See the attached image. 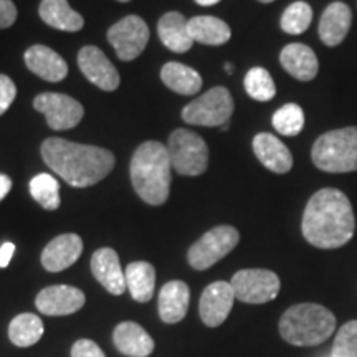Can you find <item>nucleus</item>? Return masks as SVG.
I'll return each mask as SVG.
<instances>
[{"label":"nucleus","instance_id":"nucleus-1","mask_svg":"<svg viewBox=\"0 0 357 357\" xmlns=\"http://www.w3.org/2000/svg\"><path fill=\"white\" fill-rule=\"evenodd\" d=\"M303 236L312 247L333 250L354 236L356 218L344 192L326 187L307 200L301 222Z\"/></svg>","mask_w":357,"mask_h":357},{"label":"nucleus","instance_id":"nucleus-2","mask_svg":"<svg viewBox=\"0 0 357 357\" xmlns=\"http://www.w3.org/2000/svg\"><path fill=\"white\" fill-rule=\"evenodd\" d=\"M43 162L66 184L77 189L91 187L102 181L114 167V154L98 146L48 137L40 147Z\"/></svg>","mask_w":357,"mask_h":357},{"label":"nucleus","instance_id":"nucleus-3","mask_svg":"<svg viewBox=\"0 0 357 357\" xmlns=\"http://www.w3.org/2000/svg\"><path fill=\"white\" fill-rule=\"evenodd\" d=\"M171 158L159 141H146L134 151L129 174L134 190L149 205H162L171 190Z\"/></svg>","mask_w":357,"mask_h":357},{"label":"nucleus","instance_id":"nucleus-4","mask_svg":"<svg viewBox=\"0 0 357 357\" xmlns=\"http://www.w3.org/2000/svg\"><path fill=\"white\" fill-rule=\"evenodd\" d=\"M336 329V318L328 307L316 303H301L283 312L280 334L293 346H318Z\"/></svg>","mask_w":357,"mask_h":357},{"label":"nucleus","instance_id":"nucleus-5","mask_svg":"<svg viewBox=\"0 0 357 357\" xmlns=\"http://www.w3.org/2000/svg\"><path fill=\"white\" fill-rule=\"evenodd\" d=\"M312 164L323 172H357V126L321 134L311 149Z\"/></svg>","mask_w":357,"mask_h":357},{"label":"nucleus","instance_id":"nucleus-6","mask_svg":"<svg viewBox=\"0 0 357 357\" xmlns=\"http://www.w3.org/2000/svg\"><path fill=\"white\" fill-rule=\"evenodd\" d=\"M172 169L181 176H200L207 171L208 147L207 142L190 129H176L167 142Z\"/></svg>","mask_w":357,"mask_h":357},{"label":"nucleus","instance_id":"nucleus-7","mask_svg":"<svg viewBox=\"0 0 357 357\" xmlns=\"http://www.w3.org/2000/svg\"><path fill=\"white\" fill-rule=\"evenodd\" d=\"M234 109L235 102L229 89L225 86H215L184 106L182 119L192 126L222 128L230 121Z\"/></svg>","mask_w":357,"mask_h":357},{"label":"nucleus","instance_id":"nucleus-8","mask_svg":"<svg viewBox=\"0 0 357 357\" xmlns=\"http://www.w3.org/2000/svg\"><path fill=\"white\" fill-rule=\"evenodd\" d=\"M240 242V234L231 225H218L208 230L189 248L187 258L194 270L204 271L227 257Z\"/></svg>","mask_w":357,"mask_h":357},{"label":"nucleus","instance_id":"nucleus-9","mask_svg":"<svg viewBox=\"0 0 357 357\" xmlns=\"http://www.w3.org/2000/svg\"><path fill=\"white\" fill-rule=\"evenodd\" d=\"M235 298L248 305H263L278 296L281 283L278 275L270 270H240L231 276Z\"/></svg>","mask_w":357,"mask_h":357},{"label":"nucleus","instance_id":"nucleus-10","mask_svg":"<svg viewBox=\"0 0 357 357\" xmlns=\"http://www.w3.org/2000/svg\"><path fill=\"white\" fill-rule=\"evenodd\" d=\"M149 35V26L141 17L128 15L108 30V42L119 60L132 61L144 52Z\"/></svg>","mask_w":357,"mask_h":357},{"label":"nucleus","instance_id":"nucleus-11","mask_svg":"<svg viewBox=\"0 0 357 357\" xmlns=\"http://www.w3.org/2000/svg\"><path fill=\"white\" fill-rule=\"evenodd\" d=\"M33 108L45 116L48 126L55 131L78 126L84 114L82 102L63 93H40L35 96Z\"/></svg>","mask_w":357,"mask_h":357},{"label":"nucleus","instance_id":"nucleus-12","mask_svg":"<svg viewBox=\"0 0 357 357\" xmlns=\"http://www.w3.org/2000/svg\"><path fill=\"white\" fill-rule=\"evenodd\" d=\"M78 66L84 78L102 91H114L121 83L118 70L95 45H86L78 52Z\"/></svg>","mask_w":357,"mask_h":357},{"label":"nucleus","instance_id":"nucleus-13","mask_svg":"<svg viewBox=\"0 0 357 357\" xmlns=\"http://www.w3.org/2000/svg\"><path fill=\"white\" fill-rule=\"evenodd\" d=\"M235 291L227 281H213L204 289L200 296L199 311L204 324L208 328H217L223 321L229 318L231 307H234Z\"/></svg>","mask_w":357,"mask_h":357},{"label":"nucleus","instance_id":"nucleus-14","mask_svg":"<svg viewBox=\"0 0 357 357\" xmlns=\"http://www.w3.org/2000/svg\"><path fill=\"white\" fill-rule=\"evenodd\" d=\"M84 293L68 284H55L42 289L37 294V310L47 316H68L84 306Z\"/></svg>","mask_w":357,"mask_h":357},{"label":"nucleus","instance_id":"nucleus-15","mask_svg":"<svg viewBox=\"0 0 357 357\" xmlns=\"http://www.w3.org/2000/svg\"><path fill=\"white\" fill-rule=\"evenodd\" d=\"M83 252V240L77 234L58 235L42 252V265L47 271L58 273L78 261Z\"/></svg>","mask_w":357,"mask_h":357},{"label":"nucleus","instance_id":"nucleus-16","mask_svg":"<svg viewBox=\"0 0 357 357\" xmlns=\"http://www.w3.org/2000/svg\"><path fill=\"white\" fill-rule=\"evenodd\" d=\"M26 68L45 82H63L68 75V65L55 50L45 45H32L24 55Z\"/></svg>","mask_w":357,"mask_h":357},{"label":"nucleus","instance_id":"nucleus-17","mask_svg":"<svg viewBox=\"0 0 357 357\" xmlns=\"http://www.w3.org/2000/svg\"><path fill=\"white\" fill-rule=\"evenodd\" d=\"M93 276L100 281L111 294H123L126 291V276L119 263L118 253L113 248H100L91 257Z\"/></svg>","mask_w":357,"mask_h":357},{"label":"nucleus","instance_id":"nucleus-18","mask_svg":"<svg viewBox=\"0 0 357 357\" xmlns=\"http://www.w3.org/2000/svg\"><path fill=\"white\" fill-rule=\"evenodd\" d=\"M352 24V10L344 2H333L326 7L319 20L318 33L326 47H337L344 42Z\"/></svg>","mask_w":357,"mask_h":357},{"label":"nucleus","instance_id":"nucleus-19","mask_svg":"<svg viewBox=\"0 0 357 357\" xmlns=\"http://www.w3.org/2000/svg\"><path fill=\"white\" fill-rule=\"evenodd\" d=\"M253 153L268 171L287 174L293 167V154L278 137L270 132H260L253 137Z\"/></svg>","mask_w":357,"mask_h":357},{"label":"nucleus","instance_id":"nucleus-20","mask_svg":"<svg viewBox=\"0 0 357 357\" xmlns=\"http://www.w3.org/2000/svg\"><path fill=\"white\" fill-rule=\"evenodd\" d=\"M280 63L298 82H311L319 71L318 56L305 43L287 45L280 53Z\"/></svg>","mask_w":357,"mask_h":357},{"label":"nucleus","instance_id":"nucleus-21","mask_svg":"<svg viewBox=\"0 0 357 357\" xmlns=\"http://www.w3.org/2000/svg\"><path fill=\"white\" fill-rule=\"evenodd\" d=\"M190 289L181 280L169 281L159 291V316L164 323L176 324L185 318L189 311Z\"/></svg>","mask_w":357,"mask_h":357},{"label":"nucleus","instance_id":"nucleus-22","mask_svg":"<svg viewBox=\"0 0 357 357\" xmlns=\"http://www.w3.org/2000/svg\"><path fill=\"white\" fill-rule=\"evenodd\" d=\"M113 341L118 351L129 357H147L154 351V339L142 326L132 321H124L116 326Z\"/></svg>","mask_w":357,"mask_h":357},{"label":"nucleus","instance_id":"nucleus-23","mask_svg":"<svg viewBox=\"0 0 357 357\" xmlns=\"http://www.w3.org/2000/svg\"><path fill=\"white\" fill-rule=\"evenodd\" d=\"M158 33L164 47L174 53L189 52L194 38L189 33V20L181 12H167L160 17Z\"/></svg>","mask_w":357,"mask_h":357},{"label":"nucleus","instance_id":"nucleus-24","mask_svg":"<svg viewBox=\"0 0 357 357\" xmlns=\"http://www.w3.org/2000/svg\"><path fill=\"white\" fill-rule=\"evenodd\" d=\"M38 15L45 24L61 32H79L84 26L83 17L75 12L66 0H42Z\"/></svg>","mask_w":357,"mask_h":357},{"label":"nucleus","instance_id":"nucleus-25","mask_svg":"<svg viewBox=\"0 0 357 357\" xmlns=\"http://www.w3.org/2000/svg\"><path fill=\"white\" fill-rule=\"evenodd\" d=\"M160 79L174 93L184 96L197 95L202 88V77L190 66L177 63V61H167L160 70Z\"/></svg>","mask_w":357,"mask_h":357},{"label":"nucleus","instance_id":"nucleus-26","mask_svg":"<svg viewBox=\"0 0 357 357\" xmlns=\"http://www.w3.org/2000/svg\"><path fill=\"white\" fill-rule=\"evenodd\" d=\"M189 33L194 42L208 45V47H220L231 37L230 26L212 15L192 17L189 20Z\"/></svg>","mask_w":357,"mask_h":357},{"label":"nucleus","instance_id":"nucleus-27","mask_svg":"<svg viewBox=\"0 0 357 357\" xmlns=\"http://www.w3.org/2000/svg\"><path fill=\"white\" fill-rule=\"evenodd\" d=\"M126 284L132 300L137 303H147L154 296L155 288V270L147 261H132L129 263L126 271Z\"/></svg>","mask_w":357,"mask_h":357},{"label":"nucleus","instance_id":"nucleus-28","mask_svg":"<svg viewBox=\"0 0 357 357\" xmlns=\"http://www.w3.org/2000/svg\"><path fill=\"white\" fill-rule=\"evenodd\" d=\"M43 323L38 316L32 312H24V314L15 316L8 324V337L15 346L30 347L42 339L43 336Z\"/></svg>","mask_w":357,"mask_h":357},{"label":"nucleus","instance_id":"nucleus-29","mask_svg":"<svg viewBox=\"0 0 357 357\" xmlns=\"http://www.w3.org/2000/svg\"><path fill=\"white\" fill-rule=\"evenodd\" d=\"M30 194L45 211H56L60 207V184L50 174H38L30 181Z\"/></svg>","mask_w":357,"mask_h":357},{"label":"nucleus","instance_id":"nucleus-30","mask_svg":"<svg viewBox=\"0 0 357 357\" xmlns=\"http://www.w3.org/2000/svg\"><path fill=\"white\" fill-rule=\"evenodd\" d=\"M245 91L252 100L266 102L271 101L276 96V86L271 75L268 70L261 68V66H255L247 73L245 77Z\"/></svg>","mask_w":357,"mask_h":357},{"label":"nucleus","instance_id":"nucleus-31","mask_svg":"<svg viewBox=\"0 0 357 357\" xmlns=\"http://www.w3.org/2000/svg\"><path fill=\"white\" fill-rule=\"evenodd\" d=\"M271 123H273L276 132H280L281 136H298L305 128V113L300 105L288 102V105L281 106L278 111H275Z\"/></svg>","mask_w":357,"mask_h":357},{"label":"nucleus","instance_id":"nucleus-32","mask_svg":"<svg viewBox=\"0 0 357 357\" xmlns=\"http://www.w3.org/2000/svg\"><path fill=\"white\" fill-rule=\"evenodd\" d=\"M312 22V8L306 2H293L284 8L281 15V30L288 35H301L310 29Z\"/></svg>","mask_w":357,"mask_h":357},{"label":"nucleus","instance_id":"nucleus-33","mask_svg":"<svg viewBox=\"0 0 357 357\" xmlns=\"http://www.w3.org/2000/svg\"><path fill=\"white\" fill-rule=\"evenodd\" d=\"M331 357H357V321H349L339 329Z\"/></svg>","mask_w":357,"mask_h":357},{"label":"nucleus","instance_id":"nucleus-34","mask_svg":"<svg viewBox=\"0 0 357 357\" xmlns=\"http://www.w3.org/2000/svg\"><path fill=\"white\" fill-rule=\"evenodd\" d=\"M17 86L7 75L0 73V116L6 114L12 102L15 101Z\"/></svg>","mask_w":357,"mask_h":357},{"label":"nucleus","instance_id":"nucleus-35","mask_svg":"<svg viewBox=\"0 0 357 357\" xmlns=\"http://www.w3.org/2000/svg\"><path fill=\"white\" fill-rule=\"evenodd\" d=\"M71 357H106L101 347L91 339H79L71 347Z\"/></svg>","mask_w":357,"mask_h":357},{"label":"nucleus","instance_id":"nucleus-36","mask_svg":"<svg viewBox=\"0 0 357 357\" xmlns=\"http://www.w3.org/2000/svg\"><path fill=\"white\" fill-rule=\"evenodd\" d=\"M17 20V7L12 0H0V30L10 29Z\"/></svg>","mask_w":357,"mask_h":357},{"label":"nucleus","instance_id":"nucleus-37","mask_svg":"<svg viewBox=\"0 0 357 357\" xmlns=\"http://www.w3.org/2000/svg\"><path fill=\"white\" fill-rule=\"evenodd\" d=\"M13 252H15V245L10 242L3 243L2 247H0V268H7L10 265Z\"/></svg>","mask_w":357,"mask_h":357},{"label":"nucleus","instance_id":"nucleus-38","mask_svg":"<svg viewBox=\"0 0 357 357\" xmlns=\"http://www.w3.org/2000/svg\"><path fill=\"white\" fill-rule=\"evenodd\" d=\"M12 189V178L6 176V174H0V202L7 197V194Z\"/></svg>","mask_w":357,"mask_h":357},{"label":"nucleus","instance_id":"nucleus-39","mask_svg":"<svg viewBox=\"0 0 357 357\" xmlns=\"http://www.w3.org/2000/svg\"><path fill=\"white\" fill-rule=\"evenodd\" d=\"M195 2L202 7H211V6H215V3L220 2V0H195Z\"/></svg>","mask_w":357,"mask_h":357},{"label":"nucleus","instance_id":"nucleus-40","mask_svg":"<svg viewBox=\"0 0 357 357\" xmlns=\"http://www.w3.org/2000/svg\"><path fill=\"white\" fill-rule=\"evenodd\" d=\"M225 70H227V73H231V70H234V66H231L230 63H227V65H225Z\"/></svg>","mask_w":357,"mask_h":357},{"label":"nucleus","instance_id":"nucleus-41","mask_svg":"<svg viewBox=\"0 0 357 357\" xmlns=\"http://www.w3.org/2000/svg\"><path fill=\"white\" fill-rule=\"evenodd\" d=\"M258 2H261V3H271V2H275V0H258Z\"/></svg>","mask_w":357,"mask_h":357},{"label":"nucleus","instance_id":"nucleus-42","mask_svg":"<svg viewBox=\"0 0 357 357\" xmlns=\"http://www.w3.org/2000/svg\"><path fill=\"white\" fill-rule=\"evenodd\" d=\"M220 129H222V131H227V129H229V123H225V124H223V126H222Z\"/></svg>","mask_w":357,"mask_h":357},{"label":"nucleus","instance_id":"nucleus-43","mask_svg":"<svg viewBox=\"0 0 357 357\" xmlns=\"http://www.w3.org/2000/svg\"><path fill=\"white\" fill-rule=\"evenodd\" d=\"M118 2H129V0H118Z\"/></svg>","mask_w":357,"mask_h":357}]
</instances>
